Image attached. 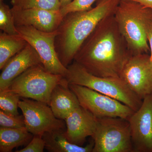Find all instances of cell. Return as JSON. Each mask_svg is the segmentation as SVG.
<instances>
[{"label":"cell","instance_id":"obj_1","mask_svg":"<svg viewBox=\"0 0 152 152\" xmlns=\"http://www.w3.org/2000/svg\"><path fill=\"white\" fill-rule=\"evenodd\" d=\"M114 15L99 23L74 58L73 61L99 77L120 78L125 64L132 55Z\"/></svg>","mask_w":152,"mask_h":152},{"label":"cell","instance_id":"obj_2","mask_svg":"<svg viewBox=\"0 0 152 152\" xmlns=\"http://www.w3.org/2000/svg\"><path fill=\"white\" fill-rule=\"evenodd\" d=\"M95 7L88 10L67 14L58 29L56 51L63 65L67 67L77 52L98 25L114 15L121 0H98Z\"/></svg>","mask_w":152,"mask_h":152},{"label":"cell","instance_id":"obj_3","mask_svg":"<svg viewBox=\"0 0 152 152\" xmlns=\"http://www.w3.org/2000/svg\"><path fill=\"white\" fill-rule=\"evenodd\" d=\"M152 9L131 1L121 0L114 17L132 55L151 52L147 37Z\"/></svg>","mask_w":152,"mask_h":152},{"label":"cell","instance_id":"obj_4","mask_svg":"<svg viewBox=\"0 0 152 152\" xmlns=\"http://www.w3.org/2000/svg\"><path fill=\"white\" fill-rule=\"evenodd\" d=\"M65 78L69 84L83 86L116 99L134 111L141 106L139 97L121 78L104 77L90 73L78 64L73 61L68 66Z\"/></svg>","mask_w":152,"mask_h":152},{"label":"cell","instance_id":"obj_5","mask_svg":"<svg viewBox=\"0 0 152 152\" xmlns=\"http://www.w3.org/2000/svg\"><path fill=\"white\" fill-rule=\"evenodd\" d=\"M64 77L51 73L42 64L30 68L16 78L7 89L20 97L42 102L49 105L54 88Z\"/></svg>","mask_w":152,"mask_h":152},{"label":"cell","instance_id":"obj_6","mask_svg":"<svg viewBox=\"0 0 152 152\" xmlns=\"http://www.w3.org/2000/svg\"><path fill=\"white\" fill-rule=\"evenodd\" d=\"M92 136V152H134L128 120L120 118H97Z\"/></svg>","mask_w":152,"mask_h":152},{"label":"cell","instance_id":"obj_7","mask_svg":"<svg viewBox=\"0 0 152 152\" xmlns=\"http://www.w3.org/2000/svg\"><path fill=\"white\" fill-rule=\"evenodd\" d=\"M80 105L96 118H120L129 120L134 113L119 101L87 87L69 84Z\"/></svg>","mask_w":152,"mask_h":152},{"label":"cell","instance_id":"obj_8","mask_svg":"<svg viewBox=\"0 0 152 152\" xmlns=\"http://www.w3.org/2000/svg\"><path fill=\"white\" fill-rule=\"evenodd\" d=\"M16 28L19 34L35 50L42 65L47 71L65 77L67 69L60 61L55 46L58 30L47 32L31 26H17Z\"/></svg>","mask_w":152,"mask_h":152},{"label":"cell","instance_id":"obj_9","mask_svg":"<svg viewBox=\"0 0 152 152\" xmlns=\"http://www.w3.org/2000/svg\"><path fill=\"white\" fill-rule=\"evenodd\" d=\"M23 113L26 129L34 136L65 129L64 120L56 118L49 105L29 99L22 98L18 104Z\"/></svg>","mask_w":152,"mask_h":152},{"label":"cell","instance_id":"obj_10","mask_svg":"<svg viewBox=\"0 0 152 152\" xmlns=\"http://www.w3.org/2000/svg\"><path fill=\"white\" fill-rule=\"evenodd\" d=\"M120 78L143 100L152 94V61L149 54L131 55L125 64Z\"/></svg>","mask_w":152,"mask_h":152},{"label":"cell","instance_id":"obj_11","mask_svg":"<svg viewBox=\"0 0 152 152\" xmlns=\"http://www.w3.org/2000/svg\"><path fill=\"white\" fill-rule=\"evenodd\" d=\"M134 152H152V94L129 120Z\"/></svg>","mask_w":152,"mask_h":152},{"label":"cell","instance_id":"obj_12","mask_svg":"<svg viewBox=\"0 0 152 152\" xmlns=\"http://www.w3.org/2000/svg\"><path fill=\"white\" fill-rule=\"evenodd\" d=\"M11 9L16 26H31L47 32L57 31L64 18L60 10L37 8L21 10L12 7Z\"/></svg>","mask_w":152,"mask_h":152},{"label":"cell","instance_id":"obj_13","mask_svg":"<svg viewBox=\"0 0 152 152\" xmlns=\"http://www.w3.org/2000/svg\"><path fill=\"white\" fill-rule=\"evenodd\" d=\"M67 139L72 143L83 146L86 139L91 137L96 131L97 118L80 105L64 120Z\"/></svg>","mask_w":152,"mask_h":152},{"label":"cell","instance_id":"obj_14","mask_svg":"<svg viewBox=\"0 0 152 152\" xmlns=\"http://www.w3.org/2000/svg\"><path fill=\"white\" fill-rule=\"evenodd\" d=\"M39 64L42 63L37 53L28 43L24 48L10 59L2 69L0 91L7 89L16 78L30 68Z\"/></svg>","mask_w":152,"mask_h":152},{"label":"cell","instance_id":"obj_15","mask_svg":"<svg viewBox=\"0 0 152 152\" xmlns=\"http://www.w3.org/2000/svg\"><path fill=\"white\" fill-rule=\"evenodd\" d=\"M49 106L55 117L64 121L80 106L77 96L70 88L64 77L52 91Z\"/></svg>","mask_w":152,"mask_h":152},{"label":"cell","instance_id":"obj_16","mask_svg":"<svg viewBox=\"0 0 152 152\" xmlns=\"http://www.w3.org/2000/svg\"><path fill=\"white\" fill-rule=\"evenodd\" d=\"M65 129L45 133L42 137L45 143V149L50 152H91L94 142L85 147L72 143L67 139Z\"/></svg>","mask_w":152,"mask_h":152},{"label":"cell","instance_id":"obj_17","mask_svg":"<svg viewBox=\"0 0 152 152\" xmlns=\"http://www.w3.org/2000/svg\"><path fill=\"white\" fill-rule=\"evenodd\" d=\"M26 127H0V152H11L17 147L29 142L34 137Z\"/></svg>","mask_w":152,"mask_h":152},{"label":"cell","instance_id":"obj_18","mask_svg":"<svg viewBox=\"0 0 152 152\" xmlns=\"http://www.w3.org/2000/svg\"><path fill=\"white\" fill-rule=\"evenodd\" d=\"M28 44L19 35L0 33V69L1 70L10 59L18 54Z\"/></svg>","mask_w":152,"mask_h":152},{"label":"cell","instance_id":"obj_19","mask_svg":"<svg viewBox=\"0 0 152 152\" xmlns=\"http://www.w3.org/2000/svg\"><path fill=\"white\" fill-rule=\"evenodd\" d=\"M12 8L17 9L37 8L60 10L59 0H11Z\"/></svg>","mask_w":152,"mask_h":152},{"label":"cell","instance_id":"obj_20","mask_svg":"<svg viewBox=\"0 0 152 152\" xmlns=\"http://www.w3.org/2000/svg\"><path fill=\"white\" fill-rule=\"evenodd\" d=\"M16 93L9 89L0 91V108L7 113L18 115V107L20 98Z\"/></svg>","mask_w":152,"mask_h":152},{"label":"cell","instance_id":"obj_21","mask_svg":"<svg viewBox=\"0 0 152 152\" xmlns=\"http://www.w3.org/2000/svg\"><path fill=\"white\" fill-rule=\"evenodd\" d=\"M0 29L4 32L11 35H19L15 21L12 9L0 0Z\"/></svg>","mask_w":152,"mask_h":152},{"label":"cell","instance_id":"obj_22","mask_svg":"<svg viewBox=\"0 0 152 152\" xmlns=\"http://www.w3.org/2000/svg\"><path fill=\"white\" fill-rule=\"evenodd\" d=\"M0 126L2 127L19 129L26 127L23 116L14 115L0 110Z\"/></svg>","mask_w":152,"mask_h":152},{"label":"cell","instance_id":"obj_23","mask_svg":"<svg viewBox=\"0 0 152 152\" xmlns=\"http://www.w3.org/2000/svg\"><path fill=\"white\" fill-rule=\"evenodd\" d=\"M98 0H73L69 4L60 9L63 16L74 12L88 10L92 8L93 4Z\"/></svg>","mask_w":152,"mask_h":152},{"label":"cell","instance_id":"obj_24","mask_svg":"<svg viewBox=\"0 0 152 152\" xmlns=\"http://www.w3.org/2000/svg\"><path fill=\"white\" fill-rule=\"evenodd\" d=\"M45 143L42 136L35 135L27 145L16 152H43Z\"/></svg>","mask_w":152,"mask_h":152},{"label":"cell","instance_id":"obj_25","mask_svg":"<svg viewBox=\"0 0 152 152\" xmlns=\"http://www.w3.org/2000/svg\"><path fill=\"white\" fill-rule=\"evenodd\" d=\"M147 37L151 50V60L152 61V15L147 26Z\"/></svg>","mask_w":152,"mask_h":152},{"label":"cell","instance_id":"obj_26","mask_svg":"<svg viewBox=\"0 0 152 152\" xmlns=\"http://www.w3.org/2000/svg\"><path fill=\"white\" fill-rule=\"evenodd\" d=\"M138 3L140 4L152 9V0H124Z\"/></svg>","mask_w":152,"mask_h":152},{"label":"cell","instance_id":"obj_27","mask_svg":"<svg viewBox=\"0 0 152 152\" xmlns=\"http://www.w3.org/2000/svg\"><path fill=\"white\" fill-rule=\"evenodd\" d=\"M73 0H59L60 5H61V8L69 4Z\"/></svg>","mask_w":152,"mask_h":152}]
</instances>
